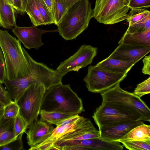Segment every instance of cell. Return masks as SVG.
<instances>
[{"label":"cell","instance_id":"1","mask_svg":"<svg viewBox=\"0 0 150 150\" xmlns=\"http://www.w3.org/2000/svg\"><path fill=\"white\" fill-rule=\"evenodd\" d=\"M41 110L68 115H79L85 111L83 102L69 84L53 85L46 89Z\"/></svg>","mask_w":150,"mask_h":150},{"label":"cell","instance_id":"2","mask_svg":"<svg viewBox=\"0 0 150 150\" xmlns=\"http://www.w3.org/2000/svg\"><path fill=\"white\" fill-rule=\"evenodd\" d=\"M0 46L5 59L6 80L15 79L27 76L30 68L21 42L7 30L0 29Z\"/></svg>","mask_w":150,"mask_h":150},{"label":"cell","instance_id":"3","mask_svg":"<svg viewBox=\"0 0 150 150\" xmlns=\"http://www.w3.org/2000/svg\"><path fill=\"white\" fill-rule=\"evenodd\" d=\"M93 17L88 0H79L68 10L57 25L59 35L67 40L75 39L88 27Z\"/></svg>","mask_w":150,"mask_h":150},{"label":"cell","instance_id":"4","mask_svg":"<svg viewBox=\"0 0 150 150\" xmlns=\"http://www.w3.org/2000/svg\"><path fill=\"white\" fill-rule=\"evenodd\" d=\"M100 93L102 103L135 115L143 121L150 122V110L148 105L133 93L122 89L120 83Z\"/></svg>","mask_w":150,"mask_h":150},{"label":"cell","instance_id":"5","mask_svg":"<svg viewBox=\"0 0 150 150\" xmlns=\"http://www.w3.org/2000/svg\"><path fill=\"white\" fill-rule=\"evenodd\" d=\"M46 90L43 84L32 83L25 90L16 101L19 108V114L28 126L38 119Z\"/></svg>","mask_w":150,"mask_h":150},{"label":"cell","instance_id":"6","mask_svg":"<svg viewBox=\"0 0 150 150\" xmlns=\"http://www.w3.org/2000/svg\"><path fill=\"white\" fill-rule=\"evenodd\" d=\"M130 0H96L93 16L99 23L112 25L126 20Z\"/></svg>","mask_w":150,"mask_h":150},{"label":"cell","instance_id":"7","mask_svg":"<svg viewBox=\"0 0 150 150\" xmlns=\"http://www.w3.org/2000/svg\"><path fill=\"white\" fill-rule=\"evenodd\" d=\"M127 75V73L114 72L96 65H91L83 80L88 91L101 93L120 83Z\"/></svg>","mask_w":150,"mask_h":150},{"label":"cell","instance_id":"8","mask_svg":"<svg viewBox=\"0 0 150 150\" xmlns=\"http://www.w3.org/2000/svg\"><path fill=\"white\" fill-rule=\"evenodd\" d=\"M92 117L98 128L129 121H142L138 116L102 103Z\"/></svg>","mask_w":150,"mask_h":150},{"label":"cell","instance_id":"9","mask_svg":"<svg viewBox=\"0 0 150 150\" xmlns=\"http://www.w3.org/2000/svg\"><path fill=\"white\" fill-rule=\"evenodd\" d=\"M97 51L96 47L83 44L75 54L62 62L56 70L65 75L71 71L78 72L81 69L92 63Z\"/></svg>","mask_w":150,"mask_h":150},{"label":"cell","instance_id":"10","mask_svg":"<svg viewBox=\"0 0 150 150\" xmlns=\"http://www.w3.org/2000/svg\"><path fill=\"white\" fill-rule=\"evenodd\" d=\"M35 26L29 27H21L17 25L12 29L14 35L28 49L35 48L38 49L43 45L42 36L45 33L50 32L58 31L54 30H46L38 29Z\"/></svg>","mask_w":150,"mask_h":150},{"label":"cell","instance_id":"11","mask_svg":"<svg viewBox=\"0 0 150 150\" xmlns=\"http://www.w3.org/2000/svg\"><path fill=\"white\" fill-rule=\"evenodd\" d=\"M41 77L40 74L38 71L30 68L29 73L26 76L12 80H6L4 83L12 99L16 101L30 85L39 83Z\"/></svg>","mask_w":150,"mask_h":150},{"label":"cell","instance_id":"12","mask_svg":"<svg viewBox=\"0 0 150 150\" xmlns=\"http://www.w3.org/2000/svg\"><path fill=\"white\" fill-rule=\"evenodd\" d=\"M90 120L83 116L76 122L60 127H56L51 135L42 143L31 146L29 150H49L60 139L84 125Z\"/></svg>","mask_w":150,"mask_h":150},{"label":"cell","instance_id":"13","mask_svg":"<svg viewBox=\"0 0 150 150\" xmlns=\"http://www.w3.org/2000/svg\"><path fill=\"white\" fill-rule=\"evenodd\" d=\"M55 128L53 125L37 119L28 126V144L31 147L42 143L51 135Z\"/></svg>","mask_w":150,"mask_h":150},{"label":"cell","instance_id":"14","mask_svg":"<svg viewBox=\"0 0 150 150\" xmlns=\"http://www.w3.org/2000/svg\"><path fill=\"white\" fill-rule=\"evenodd\" d=\"M150 51V47L138 46L122 43L119 44L109 57L136 63Z\"/></svg>","mask_w":150,"mask_h":150},{"label":"cell","instance_id":"15","mask_svg":"<svg viewBox=\"0 0 150 150\" xmlns=\"http://www.w3.org/2000/svg\"><path fill=\"white\" fill-rule=\"evenodd\" d=\"M77 145L86 148L88 150H122L123 146L117 141H109L101 137L65 141L58 143L60 147L64 146Z\"/></svg>","mask_w":150,"mask_h":150},{"label":"cell","instance_id":"16","mask_svg":"<svg viewBox=\"0 0 150 150\" xmlns=\"http://www.w3.org/2000/svg\"><path fill=\"white\" fill-rule=\"evenodd\" d=\"M142 121H129L99 128L101 137L111 141L121 139L132 129L143 124Z\"/></svg>","mask_w":150,"mask_h":150},{"label":"cell","instance_id":"17","mask_svg":"<svg viewBox=\"0 0 150 150\" xmlns=\"http://www.w3.org/2000/svg\"><path fill=\"white\" fill-rule=\"evenodd\" d=\"M16 25L15 11L8 0H0V26L12 29Z\"/></svg>","mask_w":150,"mask_h":150},{"label":"cell","instance_id":"18","mask_svg":"<svg viewBox=\"0 0 150 150\" xmlns=\"http://www.w3.org/2000/svg\"><path fill=\"white\" fill-rule=\"evenodd\" d=\"M122 43L150 47V29L143 33H131L126 31L118 42V44Z\"/></svg>","mask_w":150,"mask_h":150},{"label":"cell","instance_id":"19","mask_svg":"<svg viewBox=\"0 0 150 150\" xmlns=\"http://www.w3.org/2000/svg\"><path fill=\"white\" fill-rule=\"evenodd\" d=\"M135 64L134 62L123 61L108 57L96 65L112 71L127 73Z\"/></svg>","mask_w":150,"mask_h":150},{"label":"cell","instance_id":"20","mask_svg":"<svg viewBox=\"0 0 150 150\" xmlns=\"http://www.w3.org/2000/svg\"><path fill=\"white\" fill-rule=\"evenodd\" d=\"M14 118H0V146L5 144L17 137L14 129Z\"/></svg>","mask_w":150,"mask_h":150},{"label":"cell","instance_id":"21","mask_svg":"<svg viewBox=\"0 0 150 150\" xmlns=\"http://www.w3.org/2000/svg\"><path fill=\"white\" fill-rule=\"evenodd\" d=\"M119 140L149 141L150 126L143 123L133 128Z\"/></svg>","mask_w":150,"mask_h":150},{"label":"cell","instance_id":"22","mask_svg":"<svg viewBox=\"0 0 150 150\" xmlns=\"http://www.w3.org/2000/svg\"><path fill=\"white\" fill-rule=\"evenodd\" d=\"M25 13L29 16L35 26L44 25V23L37 5L35 0H28Z\"/></svg>","mask_w":150,"mask_h":150},{"label":"cell","instance_id":"23","mask_svg":"<svg viewBox=\"0 0 150 150\" xmlns=\"http://www.w3.org/2000/svg\"><path fill=\"white\" fill-rule=\"evenodd\" d=\"M39 115L40 120L52 125L72 116L56 112H47L42 110H40Z\"/></svg>","mask_w":150,"mask_h":150},{"label":"cell","instance_id":"24","mask_svg":"<svg viewBox=\"0 0 150 150\" xmlns=\"http://www.w3.org/2000/svg\"><path fill=\"white\" fill-rule=\"evenodd\" d=\"M68 9L64 0H54L53 18L55 24L59 23Z\"/></svg>","mask_w":150,"mask_h":150},{"label":"cell","instance_id":"25","mask_svg":"<svg viewBox=\"0 0 150 150\" xmlns=\"http://www.w3.org/2000/svg\"><path fill=\"white\" fill-rule=\"evenodd\" d=\"M150 29V15L138 22L129 25L126 31L129 33H143Z\"/></svg>","mask_w":150,"mask_h":150},{"label":"cell","instance_id":"26","mask_svg":"<svg viewBox=\"0 0 150 150\" xmlns=\"http://www.w3.org/2000/svg\"><path fill=\"white\" fill-rule=\"evenodd\" d=\"M150 15L149 11L144 8L131 9L126 19L129 25L135 23Z\"/></svg>","mask_w":150,"mask_h":150},{"label":"cell","instance_id":"27","mask_svg":"<svg viewBox=\"0 0 150 150\" xmlns=\"http://www.w3.org/2000/svg\"><path fill=\"white\" fill-rule=\"evenodd\" d=\"M117 141L121 143L123 146L130 150H150V141L119 140Z\"/></svg>","mask_w":150,"mask_h":150},{"label":"cell","instance_id":"28","mask_svg":"<svg viewBox=\"0 0 150 150\" xmlns=\"http://www.w3.org/2000/svg\"><path fill=\"white\" fill-rule=\"evenodd\" d=\"M44 25L54 24L52 16L43 0H35Z\"/></svg>","mask_w":150,"mask_h":150},{"label":"cell","instance_id":"29","mask_svg":"<svg viewBox=\"0 0 150 150\" xmlns=\"http://www.w3.org/2000/svg\"><path fill=\"white\" fill-rule=\"evenodd\" d=\"M23 134H20L13 140L4 145L0 146V150H24L22 138Z\"/></svg>","mask_w":150,"mask_h":150},{"label":"cell","instance_id":"30","mask_svg":"<svg viewBox=\"0 0 150 150\" xmlns=\"http://www.w3.org/2000/svg\"><path fill=\"white\" fill-rule=\"evenodd\" d=\"M133 93L141 98L144 96L150 93V77L143 81L138 84L134 89Z\"/></svg>","mask_w":150,"mask_h":150},{"label":"cell","instance_id":"31","mask_svg":"<svg viewBox=\"0 0 150 150\" xmlns=\"http://www.w3.org/2000/svg\"><path fill=\"white\" fill-rule=\"evenodd\" d=\"M19 111L16 102L13 101L5 106L3 116L6 118H14L19 114Z\"/></svg>","mask_w":150,"mask_h":150},{"label":"cell","instance_id":"32","mask_svg":"<svg viewBox=\"0 0 150 150\" xmlns=\"http://www.w3.org/2000/svg\"><path fill=\"white\" fill-rule=\"evenodd\" d=\"M28 126L27 124L19 114L14 119V129L16 137L22 133L26 132Z\"/></svg>","mask_w":150,"mask_h":150},{"label":"cell","instance_id":"33","mask_svg":"<svg viewBox=\"0 0 150 150\" xmlns=\"http://www.w3.org/2000/svg\"><path fill=\"white\" fill-rule=\"evenodd\" d=\"M129 6L131 9H146L150 6V0H130Z\"/></svg>","mask_w":150,"mask_h":150},{"label":"cell","instance_id":"34","mask_svg":"<svg viewBox=\"0 0 150 150\" xmlns=\"http://www.w3.org/2000/svg\"><path fill=\"white\" fill-rule=\"evenodd\" d=\"M6 80V72L5 59L0 46V83H4Z\"/></svg>","mask_w":150,"mask_h":150},{"label":"cell","instance_id":"35","mask_svg":"<svg viewBox=\"0 0 150 150\" xmlns=\"http://www.w3.org/2000/svg\"><path fill=\"white\" fill-rule=\"evenodd\" d=\"M81 116L79 115H73L59 122L55 123V125L56 127H60L74 122L79 119Z\"/></svg>","mask_w":150,"mask_h":150},{"label":"cell","instance_id":"36","mask_svg":"<svg viewBox=\"0 0 150 150\" xmlns=\"http://www.w3.org/2000/svg\"><path fill=\"white\" fill-rule=\"evenodd\" d=\"M144 66L142 71L144 74L150 75V55L145 56L142 60Z\"/></svg>","mask_w":150,"mask_h":150},{"label":"cell","instance_id":"37","mask_svg":"<svg viewBox=\"0 0 150 150\" xmlns=\"http://www.w3.org/2000/svg\"><path fill=\"white\" fill-rule=\"evenodd\" d=\"M13 7L20 14L23 15L24 13L21 0H13Z\"/></svg>","mask_w":150,"mask_h":150},{"label":"cell","instance_id":"38","mask_svg":"<svg viewBox=\"0 0 150 150\" xmlns=\"http://www.w3.org/2000/svg\"><path fill=\"white\" fill-rule=\"evenodd\" d=\"M60 150H88V149L77 145L64 146L59 148Z\"/></svg>","mask_w":150,"mask_h":150},{"label":"cell","instance_id":"39","mask_svg":"<svg viewBox=\"0 0 150 150\" xmlns=\"http://www.w3.org/2000/svg\"><path fill=\"white\" fill-rule=\"evenodd\" d=\"M43 0L46 5L49 11L51 13L53 18V9L54 0Z\"/></svg>","mask_w":150,"mask_h":150},{"label":"cell","instance_id":"40","mask_svg":"<svg viewBox=\"0 0 150 150\" xmlns=\"http://www.w3.org/2000/svg\"><path fill=\"white\" fill-rule=\"evenodd\" d=\"M79 0H64L67 6L69 9Z\"/></svg>","mask_w":150,"mask_h":150},{"label":"cell","instance_id":"41","mask_svg":"<svg viewBox=\"0 0 150 150\" xmlns=\"http://www.w3.org/2000/svg\"><path fill=\"white\" fill-rule=\"evenodd\" d=\"M0 91L7 95H9L6 88L4 87L0 83Z\"/></svg>","mask_w":150,"mask_h":150},{"label":"cell","instance_id":"42","mask_svg":"<svg viewBox=\"0 0 150 150\" xmlns=\"http://www.w3.org/2000/svg\"><path fill=\"white\" fill-rule=\"evenodd\" d=\"M23 9L25 13L28 0H21Z\"/></svg>","mask_w":150,"mask_h":150},{"label":"cell","instance_id":"43","mask_svg":"<svg viewBox=\"0 0 150 150\" xmlns=\"http://www.w3.org/2000/svg\"><path fill=\"white\" fill-rule=\"evenodd\" d=\"M4 108L3 109H0V118L3 116L4 112Z\"/></svg>","mask_w":150,"mask_h":150},{"label":"cell","instance_id":"44","mask_svg":"<svg viewBox=\"0 0 150 150\" xmlns=\"http://www.w3.org/2000/svg\"><path fill=\"white\" fill-rule=\"evenodd\" d=\"M5 106L4 105L0 102V109H4Z\"/></svg>","mask_w":150,"mask_h":150},{"label":"cell","instance_id":"45","mask_svg":"<svg viewBox=\"0 0 150 150\" xmlns=\"http://www.w3.org/2000/svg\"><path fill=\"white\" fill-rule=\"evenodd\" d=\"M9 4L12 6L13 5V0H8Z\"/></svg>","mask_w":150,"mask_h":150}]
</instances>
